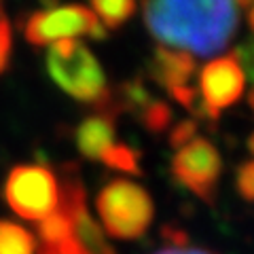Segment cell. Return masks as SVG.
I'll use <instances>...</instances> for the list:
<instances>
[{"mask_svg": "<svg viewBox=\"0 0 254 254\" xmlns=\"http://www.w3.org/2000/svg\"><path fill=\"white\" fill-rule=\"evenodd\" d=\"M246 2H146V28L159 43L190 58L222 51L240 28Z\"/></svg>", "mask_w": 254, "mask_h": 254, "instance_id": "6da1fadb", "label": "cell"}, {"mask_svg": "<svg viewBox=\"0 0 254 254\" xmlns=\"http://www.w3.org/2000/svg\"><path fill=\"white\" fill-rule=\"evenodd\" d=\"M47 72L62 91H66L76 102L119 115L102 64L83 43H53L47 53Z\"/></svg>", "mask_w": 254, "mask_h": 254, "instance_id": "7a4b0ae2", "label": "cell"}, {"mask_svg": "<svg viewBox=\"0 0 254 254\" xmlns=\"http://www.w3.org/2000/svg\"><path fill=\"white\" fill-rule=\"evenodd\" d=\"M106 233L117 240H138L155 218V203L146 189L131 180H110L95 199Z\"/></svg>", "mask_w": 254, "mask_h": 254, "instance_id": "3957f363", "label": "cell"}, {"mask_svg": "<svg viewBox=\"0 0 254 254\" xmlns=\"http://www.w3.org/2000/svg\"><path fill=\"white\" fill-rule=\"evenodd\" d=\"M4 199L17 216L41 222L60 210V182L45 165H17L4 182Z\"/></svg>", "mask_w": 254, "mask_h": 254, "instance_id": "277c9868", "label": "cell"}, {"mask_svg": "<svg viewBox=\"0 0 254 254\" xmlns=\"http://www.w3.org/2000/svg\"><path fill=\"white\" fill-rule=\"evenodd\" d=\"M23 32H26V41L38 47L60 41H72V36L78 34L106 38V28L100 23L89 6L83 4L49 6L47 11H38L30 15Z\"/></svg>", "mask_w": 254, "mask_h": 254, "instance_id": "5b68a950", "label": "cell"}, {"mask_svg": "<svg viewBox=\"0 0 254 254\" xmlns=\"http://www.w3.org/2000/svg\"><path fill=\"white\" fill-rule=\"evenodd\" d=\"M220 174L222 159L218 148L199 136L180 146L172 159V176L176 182L208 203L214 201Z\"/></svg>", "mask_w": 254, "mask_h": 254, "instance_id": "8992f818", "label": "cell"}, {"mask_svg": "<svg viewBox=\"0 0 254 254\" xmlns=\"http://www.w3.org/2000/svg\"><path fill=\"white\" fill-rule=\"evenodd\" d=\"M246 76L235 55H222L208 62L197 76V95L208 119H216L220 110L233 106L244 93Z\"/></svg>", "mask_w": 254, "mask_h": 254, "instance_id": "52a82bcc", "label": "cell"}, {"mask_svg": "<svg viewBox=\"0 0 254 254\" xmlns=\"http://www.w3.org/2000/svg\"><path fill=\"white\" fill-rule=\"evenodd\" d=\"M148 72L157 85H161L172 95L174 102L189 108L197 117L208 119V113L201 106L197 89L190 85V78L195 74V60L190 55L159 47L153 53V58H150Z\"/></svg>", "mask_w": 254, "mask_h": 254, "instance_id": "ba28073f", "label": "cell"}, {"mask_svg": "<svg viewBox=\"0 0 254 254\" xmlns=\"http://www.w3.org/2000/svg\"><path fill=\"white\" fill-rule=\"evenodd\" d=\"M115 113H106V110H98L95 115L85 117L78 123L74 131L76 148L85 159L91 161H102L117 142V121Z\"/></svg>", "mask_w": 254, "mask_h": 254, "instance_id": "9c48e42d", "label": "cell"}, {"mask_svg": "<svg viewBox=\"0 0 254 254\" xmlns=\"http://www.w3.org/2000/svg\"><path fill=\"white\" fill-rule=\"evenodd\" d=\"M34 235L15 222L0 220V254H34Z\"/></svg>", "mask_w": 254, "mask_h": 254, "instance_id": "30bf717a", "label": "cell"}, {"mask_svg": "<svg viewBox=\"0 0 254 254\" xmlns=\"http://www.w3.org/2000/svg\"><path fill=\"white\" fill-rule=\"evenodd\" d=\"M89 9L95 13V17L100 19V23L104 28L117 30L133 15L136 4L129 2V0H98Z\"/></svg>", "mask_w": 254, "mask_h": 254, "instance_id": "8fae6325", "label": "cell"}, {"mask_svg": "<svg viewBox=\"0 0 254 254\" xmlns=\"http://www.w3.org/2000/svg\"><path fill=\"white\" fill-rule=\"evenodd\" d=\"M138 121L153 133H161L170 127L172 123V108L161 100H155L153 104H148L142 113L138 115Z\"/></svg>", "mask_w": 254, "mask_h": 254, "instance_id": "7c38bea8", "label": "cell"}, {"mask_svg": "<svg viewBox=\"0 0 254 254\" xmlns=\"http://www.w3.org/2000/svg\"><path fill=\"white\" fill-rule=\"evenodd\" d=\"M102 163L127 174H140V155L127 144H115L110 153L102 159Z\"/></svg>", "mask_w": 254, "mask_h": 254, "instance_id": "4fadbf2b", "label": "cell"}, {"mask_svg": "<svg viewBox=\"0 0 254 254\" xmlns=\"http://www.w3.org/2000/svg\"><path fill=\"white\" fill-rule=\"evenodd\" d=\"M235 189L246 201L254 203V159L244 161L235 174Z\"/></svg>", "mask_w": 254, "mask_h": 254, "instance_id": "5bb4252c", "label": "cell"}, {"mask_svg": "<svg viewBox=\"0 0 254 254\" xmlns=\"http://www.w3.org/2000/svg\"><path fill=\"white\" fill-rule=\"evenodd\" d=\"M193 138H197V123L193 121V119L180 121V123L170 131V144H172L174 148L185 146L187 142H190Z\"/></svg>", "mask_w": 254, "mask_h": 254, "instance_id": "9a60e30c", "label": "cell"}, {"mask_svg": "<svg viewBox=\"0 0 254 254\" xmlns=\"http://www.w3.org/2000/svg\"><path fill=\"white\" fill-rule=\"evenodd\" d=\"M233 55H235L237 64H240L244 76H248L250 81H254V38L240 45V49H237Z\"/></svg>", "mask_w": 254, "mask_h": 254, "instance_id": "2e32d148", "label": "cell"}, {"mask_svg": "<svg viewBox=\"0 0 254 254\" xmlns=\"http://www.w3.org/2000/svg\"><path fill=\"white\" fill-rule=\"evenodd\" d=\"M11 55V26L4 17H0V72L6 68Z\"/></svg>", "mask_w": 254, "mask_h": 254, "instance_id": "e0dca14e", "label": "cell"}, {"mask_svg": "<svg viewBox=\"0 0 254 254\" xmlns=\"http://www.w3.org/2000/svg\"><path fill=\"white\" fill-rule=\"evenodd\" d=\"M157 254H212L208 250H201V248H190V246L185 244V240H174L172 246L168 248L159 250Z\"/></svg>", "mask_w": 254, "mask_h": 254, "instance_id": "ac0fdd59", "label": "cell"}, {"mask_svg": "<svg viewBox=\"0 0 254 254\" xmlns=\"http://www.w3.org/2000/svg\"><path fill=\"white\" fill-rule=\"evenodd\" d=\"M246 9H248V26H250V30L254 32V4H246Z\"/></svg>", "mask_w": 254, "mask_h": 254, "instance_id": "d6986e66", "label": "cell"}, {"mask_svg": "<svg viewBox=\"0 0 254 254\" xmlns=\"http://www.w3.org/2000/svg\"><path fill=\"white\" fill-rule=\"evenodd\" d=\"M248 106H250V110L254 113V89L248 93Z\"/></svg>", "mask_w": 254, "mask_h": 254, "instance_id": "ffe728a7", "label": "cell"}, {"mask_svg": "<svg viewBox=\"0 0 254 254\" xmlns=\"http://www.w3.org/2000/svg\"><path fill=\"white\" fill-rule=\"evenodd\" d=\"M248 148H250V153H254V133L248 138Z\"/></svg>", "mask_w": 254, "mask_h": 254, "instance_id": "44dd1931", "label": "cell"}, {"mask_svg": "<svg viewBox=\"0 0 254 254\" xmlns=\"http://www.w3.org/2000/svg\"><path fill=\"white\" fill-rule=\"evenodd\" d=\"M0 17H2V4H0Z\"/></svg>", "mask_w": 254, "mask_h": 254, "instance_id": "7402d4cb", "label": "cell"}]
</instances>
